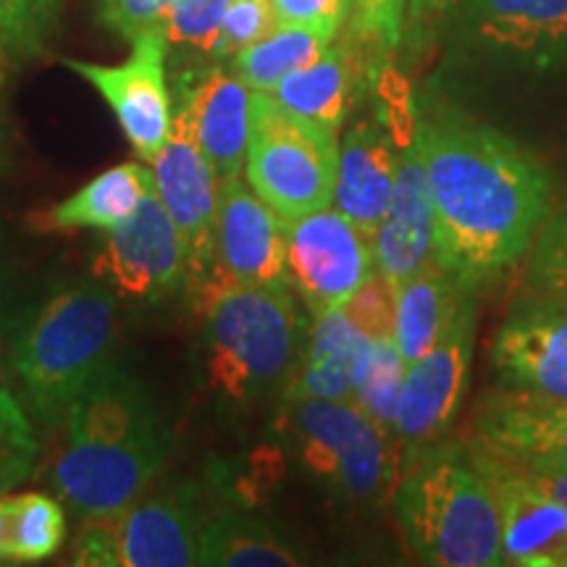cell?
Returning <instances> with one entry per match:
<instances>
[{
  "instance_id": "6da1fadb",
  "label": "cell",
  "mask_w": 567,
  "mask_h": 567,
  "mask_svg": "<svg viewBox=\"0 0 567 567\" xmlns=\"http://www.w3.org/2000/svg\"><path fill=\"white\" fill-rule=\"evenodd\" d=\"M415 140L434 203V260L473 292L534 247L551 179L507 134L455 113L417 118Z\"/></svg>"
},
{
  "instance_id": "7a4b0ae2",
  "label": "cell",
  "mask_w": 567,
  "mask_h": 567,
  "mask_svg": "<svg viewBox=\"0 0 567 567\" xmlns=\"http://www.w3.org/2000/svg\"><path fill=\"white\" fill-rule=\"evenodd\" d=\"M66 442L53 465V486L84 520L124 513L153 484L172 452L163 410L142 381L105 365L71 402Z\"/></svg>"
},
{
  "instance_id": "3957f363",
  "label": "cell",
  "mask_w": 567,
  "mask_h": 567,
  "mask_svg": "<svg viewBox=\"0 0 567 567\" xmlns=\"http://www.w3.org/2000/svg\"><path fill=\"white\" fill-rule=\"evenodd\" d=\"M396 517L423 565H505L492 486L465 446H431L410 457L396 488Z\"/></svg>"
},
{
  "instance_id": "277c9868",
  "label": "cell",
  "mask_w": 567,
  "mask_h": 567,
  "mask_svg": "<svg viewBox=\"0 0 567 567\" xmlns=\"http://www.w3.org/2000/svg\"><path fill=\"white\" fill-rule=\"evenodd\" d=\"M116 300L109 287H61L27 318L11 347V368L32 413L45 423L66 417L71 402L111 363Z\"/></svg>"
},
{
  "instance_id": "5b68a950",
  "label": "cell",
  "mask_w": 567,
  "mask_h": 567,
  "mask_svg": "<svg viewBox=\"0 0 567 567\" xmlns=\"http://www.w3.org/2000/svg\"><path fill=\"white\" fill-rule=\"evenodd\" d=\"M197 292L213 392L229 402H250L287 375L300 344V313L289 284L205 281Z\"/></svg>"
},
{
  "instance_id": "8992f818",
  "label": "cell",
  "mask_w": 567,
  "mask_h": 567,
  "mask_svg": "<svg viewBox=\"0 0 567 567\" xmlns=\"http://www.w3.org/2000/svg\"><path fill=\"white\" fill-rule=\"evenodd\" d=\"M337 134L297 116L271 92H255L245 179L284 224L334 203Z\"/></svg>"
},
{
  "instance_id": "52a82bcc",
  "label": "cell",
  "mask_w": 567,
  "mask_h": 567,
  "mask_svg": "<svg viewBox=\"0 0 567 567\" xmlns=\"http://www.w3.org/2000/svg\"><path fill=\"white\" fill-rule=\"evenodd\" d=\"M208 513L195 484H176L137 499L124 513L87 520L74 544L84 567H187L197 565Z\"/></svg>"
},
{
  "instance_id": "ba28073f",
  "label": "cell",
  "mask_w": 567,
  "mask_h": 567,
  "mask_svg": "<svg viewBox=\"0 0 567 567\" xmlns=\"http://www.w3.org/2000/svg\"><path fill=\"white\" fill-rule=\"evenodd\" d=\"M281 425L308 473L350 499H371L392 478L389 431L354 400H287Z\"/></svg>"
},
{
  "instance_id": "9c48e42d",
  "label": "cell",
  "mask_w": 567,
  "mask_h": 567,
  "mask_svg": "<svg viewBox=\"0 0 567 567\" xmlns=\"http://www.w3.org/2000/svg\"><path fill=\"white\" fill-rule=\"evenodd\" d=\"M375 271L373 239L326 205L287 224L289 284L316 318L342 310Z\"/></svg>"
},
{
  "instance_id": "30bf717a",
  "label": "cell",
  "mask_w": 567,
  "mask_h": 567,
  "mask_svg": "<svg viewBox=\"0 0 567 567\" xmlns=\"http://www.w3.org/2000/svg\"><path fill=\"white\" fill-rule=\"evenodd\" d=\"M168 42L161 30L132 40L130 59L122 63H92L61 59L109 103L137 158L151 163L174 130V101L166 84Z\"/></svg>"
},
{
  "instance_id": "8fae6325",
  "label": "cell",
  "mask_w": 567,
  "mask_h": 567,
  "mask_svg": "<svg viewBox=\"0 0 567 567\" xmlns=\"http://www.w3.org/2000/svg\"><path fill=\"white\" fill-rule=\"evenodd\" d=\"M92 271L118 295L142 302L172 297L187 284V252L155 189L130 221L105 231Z\"/></svg>"
},
{
  "instance_id": "7c38bea8",
  "label": "cell",
  "mask_w": 567,
  "mask_h": 567,
  "mask_svg": "<svg viewBox=\"0 0 567 567\" xmlns=\"http://www.w3.org/2000/svg\"><path fill=\"white\" fill-rule=\"evenodd\" d=\"M473 465L492 486L499 509L505 565L567 567V513L538 488L513 460L476 442L465 446Z\"/></svg>"
},
{
  "instance_id": "4fadbf2b",
  "label": "cell",
  "mask_w": 567,
  "mask_h": 567,
  "mask_svg": "<svg viewBox=\"0 0 567 567\" xmlns=\"http://www.w3.org/2000/svg\"><path fill=\"white\" fill-rule=\"evenodd\" d=\"M151 168L155 195L172 216L187 252V284L200 287L213 271L221 176L176 116L172 137L155 153Z\"/></svg>"
},
{
  "instance_id": "5bb4252c",
  "label": "cell",
  "mask_w": 567,
  "mask_h": 567,
  "mask_svg": "<svg viewBox=\"0 0 567 567\" xmlns=\"http://www.w3.org/2000/svg\"><path fill=\"white\" fill-rule=\"evenodd\" d=\"M205 281L271 287L289 284L287 224L276 216L243 176H224L218 193L216 252ZM203 281V284H205ZM200 284V287H203Z\"/></svg>"
},
{
  "instance_id": "9a60e30c",
  "label": "cell",
  "mask_w": 567,
  "mask_h": 567,
  "mask_svg": "<svg viewBox=\"0 0 567 567\" xmlns=\"http://www.w3.org/2000/svg\"><path fill=\"white\" fill-rule=\"evenodd\" d=\"M473 326V305L460 302L442 339L408 365L394 417V431L408 442H429L457 415L471 373Z\"/></svg>"
},
{
  "instance_id": "2e32d148",
  "label": "cell",
  "mask_w": 567,
  "mask_h": 567,
  "mask_svg": "<svg viewBox=\"0 0 567 567\" xmlns=\"http://www.w3.org/2000/svg\"><path fill=\"white\" fill-rule=\"evenodd\" d=\"M492 368L505 389L567 400V297L523 302L496 331Z\"/></svg>"
},
{
  "instance_id": "e0dca14e",
  "label": "cell",
  "mask_w": 567,
  "mask_h": 567,
  "mask_svg": "<svg viewBox=\"0 0 567 567\" xmlns=\"http://www.w3.org/2000/svg\"><path fill=\"white\" fill-rule=\"evenodd\" d=\"M471 442L517 465L567 471V400L494 389L478 402Z\"/></svg>"
},
{
  "instance_id": "ac0fdd59",
  "label": "cell",
  "mask_w": 567,
  "mask_h": 567,
  "mask_svg": "<svg viewBox=\"0 0 567 567\" xmlns=\"http://www.w3.org/2000/svg\"><path fill=\"white\" fill-rule=\"evenodd\" d=\"M252 113L255 90L239 80L237 71L208 69L182 76L174 116L187 126L221 179L245 168Z\"/></svg>"
},
{
  "instance_id": "d6986e66",
  "label": "cell",
  "mask_w": 567,
  "mask_h": 567,
  "mask_svg": "<svg viewBox=\"0 0 567 567\" xmlns=\"http://www.w3.org/2000/svg\"><path fill=\"white\" fill-rule=\"evenodd\" d=\"M373 258L392 287L434 260V203L417 140L400 151L392 200L373 234Z\"/></svg>"
},
{
  "instance_id": "ffe728a7",
  "label": "cell",
  "mask_w": 567,
  "mask_h": 567,
  "mask_svg": "<svg viewBox=\"0 0 567 567\" xmlns=\"http://www.w3.org/2000/svg\"><path fill=\"white\" fill-rule=\"evenodd\" d=\"M400 147L381 124H358L339 145L334 208L373 239L394 193Z\"/></svg>"
},
{
  "instance_id": "44dd1931",
  "label": "cell",
  "mask_w": 567,
  "mask_h": 567,
  "mask_svg": "<svg viewBox=\"0 0 567 567\" xmlns=\"http://www.w3.org/2000/svg\"><path fill=\"white\" fill-rule=\"evenodd\" d=\"M467 24L499 53L534 63L567 61V0H467Z\"/></svg>"
},
{
  "instance_id": "7402d4cb",
  "label": "cell",
  "mask_w": 567,
  "mask_h": 567,
  "mask_svg": "<svg viewBox=\"0 0 567 567\" xmlns=\"http://www.w3.org/2000/svg\"><path fill=\"white\" fill-rule=\"evenodd\" d=\"M371 339L344 310L318 316L308 352L284 400H354L371 360Z\"/></svg>"
},
{
  "instance_id": "603a6c76",
  "label": "cell",
  "mask_w": 567,
  "mask_h": 567,
  "mask_svg": "<svg viewBox=\"0 0 567 567\" xmlns=\"http://www.w3.org/2000/svg\"><path fill=\"white\" fill-rule=\"evenodd\" d=\"M155 189L151 163L134 161L118 163L109 172L97 174L82 189L42 210L34 226L42 231H74V229H116L130 221L137 208Z\"/></svg>"
},
{
  "instance_id": "cb8c5ba5",
  "label": "cell",
  "mask_w": 567,
  "mask_h": 567,
  "mask_svg": "<svg viewBox=\"0 0 567 567\" xmlns=\"http://www.w3.org/2000/svg\"><path fill=\"white\" fill-rule=\"evenodd\" d=\"M463 289L436 260L394 287V342L408 365L434 347L455 318Z\"/></svg>"
},
{
  "instance_id": "d4e9b609",
  "label": "cell",
  "mask_w": 567,
  "mask_h": 567,
  "mask_svg": "<svg viewBox=\"0 0 567 567\" xmlns=\"http://www.w3.org/2000/svg\"><path fill=\"white\" fill-rule=\"evenodd\" d=\"M354 59L347 45H329L308 66L292 71L271 90L284 109L329 132L342 130L352 103Z\"/></svg>"
},
{
  "instance_id": "484cf974",
  "label": "cell",
  "mask_w": 567,
  "mask_h": 567,
  "mask_svg": "<svg viewBox=\"0 0 567 567\" xmlns=\"http://www.w3.org/2000/svg\"><path fill=\"white\" fill-rule=\"evenodd\" d=\"M197 565L210 567H295L305 565L287 538L250 515H208L200 534Z\"/></svg>"
},
{
  "instance_id": "4316f807",
  "label": "cell",
  "mask_w": 567,
  "mask_h": 567,
  "mask_svg": "<svg viewBox=\"0 0 567 567\" xmlns=\"http://www.w3.org/2000/svg\"><path fill=\"white\" fill-rule=\"evenodd\" d=\"M337 34L305 24H276L264 40L234 55V71L255 92H271L284 76L308 66Z\"/></svg>"
},
{
  "instance_id": "83f0119b",
  "label": "cell",
  "mask_w": 567,
  "mask_h": 567,
  "mask_svg": "<svg viewBox=\"0 0 567 567\" xmlns=\"http://www.w3.org/2000/svg\"><path fill=\"white\" fill-rule=\"evenodd\" d=\"M66 538V513L48 494L9 496V563L53 557Z\"/></svg>"
},
{
  "instance_id": "f1b7e54d",
  "label": "cell",
  "mask_w": 567,
  "mask_h": 567,
  "mask_svg": "<svg viewBox=\"0 0 567 567\" xmlns=\"http://www.w3.org/2000/svg\"><path fill=\"white\" fill-rule=\"evenodd\" d=\"M408 363L400 354L394 339H379L371 347V360L360 381L358 392H354V402L373 417L381 429L389 434L394 431L396 417V400H400L402 381H405Z\"/></svg>"
},
{
  "instance_id": "f546056e",
  "label": "cell",
  "mask_w": 567,
  "mask_h": 567,
  "mask_svg": "<svg viewBox=\"0 0 567 567\" xmlns=\"http://www.w3.org/2000/svg\"><path fill=\"white\" fill-rule=\"evenodd\" d=\"M38 452L30 415L9 389H0V496L30 478Z\"/></svg>"
},
{
  "instance_id": "4dcf8cb0",
  "label": "cell",
  "mask_w": 567,
  "mask_h": 567,
  "mask_svg": "<svg viewBox=\"0 0 567 567\" xmlns=\"http://www.w3.org/2000/svg\"><path fill=\"white\" fill-rule=\"evenodd\" d=\"M231 0H174L163 17L161 32L172 48L216 55L218 32Z\"/></svg>"
},
{
  "instance_id": "1f68e13d",
  "label": "cell",
  "mask_w": 567,
  "mask_h": 567,
  "mask_svg": "<svg viewBox=\"0 0 567 567\" xmlns=\"http://www.w3.org/2000/svg\"><path fill=\"white\" fill-rule=\"evenodd\" d=\"M410 0H352L350 27L365 48L392 53L405 34Z\"/></svg>"
},
{
  "instance_id": "d6a6232c",
  "label": "cell",
  "mask_w": 567,
  "mask_h": 567,
  "mask_svg": "<svg viewBox=\"0 0 567 567\" xmlns=\"http://www.w3.org/2000/svg\"><path fill=\"white\" fill-rule=\"evenodd\" d=\"M276 24H279V19H276L274 0H231L224 13L213 59H234L245 48L255 45L268 32H274Z\"/></svg>"
},
{
  "instance_id": "836d02e7",
  "label": "cell",
  "mask_w": 567,
  "mask_h": 567,
  "mask_svg": "<svg viewBox=\"0 0 567 567\" xmlns=\"http://www.w3.org/2000/svg\"><path fill=\"white\" fill-rule=\"evenodd\" d=\"M342 310L371 342L394 339V287L379 271H373Z\"/></svg>"
},
{
  "instance_id": "e575fe53",
  "label": "cell",
  "mask_w": 567,
  "mask_h": 567,
  "mask_svg": "<svg viewBox=\"0 0 567 567\" xmlns=\"http://www.w3.org/2000/svg\"><path fill=\"white\" fill-rule=\"evenodd\" d=\"M530 281L542 292H559L567 287V210L547 218L536 234L530 255Z\"/></svg>"
},
{
  "instance_id": "d590c367",
  "label": "cell",
  "mask_w": 567,
  "mask_h": 567,
  "mask_svg": "<svg viewBox=\"0 0 567 567\" xmlns=\"http://www.w3.org/2000/svg\"><path fill=\"white\" fill-rule=\"evenodd\" d=\"M172 3L174 0H95V13L103 30L132 42L140 34L161 30Z\"/></svg>"
},
{
  "instance_id": "8d00e7d4",
  "label": "cell",
  "mask_w": 567,
  "mask_h": 567,
  "mask_svg": "<svg viewBox=\"0 0 567 567\" xmlns=\"http://www.w3.org/2000/svg\"><path fill=\"white\" fill-rule=\"evenodd\" d=\"M352 0H274L279 24H305L337 34Z\"/></svg>"
},
{
  "instance_id": "74e56055",
  "label": "cell",
  "mask_w": 567,
  "mask_h": 567,
  "mask_svg": "<svg viewBox=\"0 0 567 567\" xmlns=\"http://www.w3.org/2000/svg\"><path fill=\"white\" fill-rule=\"evenodd\" d=\"M0 34L9 51H38L42 42L21 0H0Z\"/></svg>"
},
{
  "instance_id": "f35d334b",
  "label": "cell",
  "mask_w": 567,
  "mask_h": 567,
  "mask_svg": "<svg viewBox=\"0 0 567 567\" xmlns=\"http://www.w3.org/2000/svg\"><path fill=\"white\" fill-rule=\"evenodd\" d=\"M463 0H410L408 3V19H405V32L413 48L421 45L425 34L434 32V27L444 17H450V11H455Z\"/></svg>"
},
{
  "instance_id": "ab89813d",
  "label": "cell",
  "mask_w": 567,
  "mask_h": 567,
  "mask_svg": "<svg viewBox=\"0 0 567 567\" xmlns=\"http://www.w3.org/2000/svg\"><path fill=\"white\" fill-rule=\"evenodd\" d=\"M523 471L528 473L530 481L542 488L544 494H549L551 499L557 502L559 507L567 513V471H551V467H526L520 465Z\"/></svg>"
},
{
  "instance_id": "60d3db41",
  "label": "cell",
  "mask_w": 567,
  "mask_h": 567,
  "mask_svg": "<svg viewBox=\"0 0 567 567\" xmlns=\"http://www.w3.org/2000/svg\"><path fill=\"white\" fill-rule=\"evenodd\" d=\"M21 3H24L27 13H30L34 30L40 32V38H45L48 30H51L53 19H55L59 0H21Z\"/></svg>"
},
{
  "instance_id": "b9f144b4",
  "label": "cell",
  "mask_w": 567,
  "mask_h": 567,
  "mask_svg": "<svg viewBox=\"0 0 567 567\" xmlns=\"http://www.w3.org/2000/svg\"><path fill=\"white\" fill-rule=\"evenodd\" d=\"M0 563H9V494L0 496Z\"/></svg>"
},
{
  "instance_id": "7bdbcfd3",
  "label": "cell",
  "mask_w": 567,
  "mask_h": 567,
  "mask_svg": "<svg viewBox=\"0 0 567 567\" xmlns=\"http://www.w3.org/2000/svg\"><path fill=\"white\" fill-rule=\"evenodd\" d=\"M6 166H9V132L0 124V172H6Z\"/></svg>"
},
{
  "instance_id": "ee69618b",
  "label": "cell",
  "mask_w": 567,
  "mask_h": 567,
  "mask_svg": "<svg viewBox=\"0 0 567 567\" xmlns=\"http://www.w3.org/2000/svg\"><path fill=\"white\" fill-rule=\"evenodd\" d=\"M6 53H9V45H6L3 34H0V76H3V71H6Z\"/></svg>"
},
{
  "instance_id": "f6af8a7d",
  "label": "cell",
  "mask_w": 567,
  "mask_h": 567,
  "mask_svg": "<svg viewBox=\"0 0 567 567\" xmlns=\"http://www.w3.org/2000/svg\"><path fill=\"white\" fill-rule=\"evenodd\" d=\"M557 295H565V297H567V287H565V289H559V292H557Z\"/></svg>"
}]
</instances>
